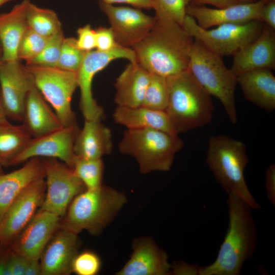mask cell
Wrapping results in <instances>:
<instances>
[{
  "label": "cell",
  "mask_w": 275,
  "mask_h": 275,
  "mask_svg": "<svg viewBox=\"0 0 275 275\" xmlns=\"http://www.w3.org/2000/svg\"><path fill=\"white\" fill-rule=\"evenodd\" d=\"M155 18L149 33L132 48L136 62L150 73L166 77L187 70L195 39L177 22Z\"/></svg>",
  "instance_id": "cell-1"
},
{
  "label": "cell",
  "mask_w": 275,
  "mask_h": 275,
  "mask_svg": "<svg viewBox=\"0 0 275 275\" xmlns=\"http://www.w3.org/2000/svg\"><path fill=\"white\" fill-rule=\"evenodd\" d=\"M229 223L226 235L216 259L200 266L199 275H239L246 261L251 258L258 245L253 208L236 195L228 194Z\"/></svg>",
  "instance_id": "cell-2"
},
{
  "label": "cell",
  "mask_w": 275,
  "mask_h": 275,
  "mask_svg": "<svg viewBox=\"0 0 275 275\" xmlns=\"http://www.w3.org/2000/svg\"><path fill=\"white\" fill-rule=\"evenodd\" d=\"M169 101L166 112L179 134L211 122L214 106L211 96L187 70L167 77Z\"/></svg>",
  "instance_id": "cell-3"
},
{
  "label": "cell",
  "mask_w": 275,
  "mask_h": 275,
  "mask_svg": "<svg viewBox=\"0 0 275 275\" xmlns=\"http://www.w3.org/2000/svg\"><path fill=\"white\" fill-rule=\"evenodd\" d=\"M126 202L123 193L103 184L96 189H86L72 201L60 228L76 234L86 230L97 235L114 219Z\"/></svg>",
  "instance_id": "cell-4"
},
{
  "label": "cell",
  "mask_w": 275,
  "mask_h": 275,
  "mask_svg": "<svg viewBox=\"0 0 275 275\" xmlns=\"http://www.w3.org/2000/svg\"><path fill=\"white\" fill-rule=\"evenodd\" d=\"M248 162L246 146L241 141L225 134L209 139L206 163L216 181L227 194L239 197L253 209H261L245 180L244 173Z\"/></svg>",
  "instance_id": "cell-5"
},
{
  "label": "cell",
  "mask_w": 275,
  "mask_h": 275,
  "mask_svg": "<svg viewBox=\"0 0 275 275\" xmlns=\"http://www.w3.org/2000/svg\"><path fill=\"white\" fill-rule=\"evenodd\" d=\"M183 146L178 134L152 128L127 129L119 143L120 152L133 157L143 174L171 170L175 155Z\"/></svg>",
  "instance_id": "cell-6"
},
{
  "label": "cell",
  "mask_w": 275,
  "mask_h": 275,
  "mask_svg": "<svg viewBox=\"0 0 275 275\" xmlns=\"http://www.w3.org/2000/svg\"><path fill=\"white\" fill-rule=\"evenodd\" d=\"M188 69L197 82L222 103L231 122L237 121L235 91L237 77L224 64L222 58L195 39Z\"/></svg>",
  "instance_id": "cell-7"
},
{
  "label": "cell",
  "mask_w": 275,
  "mask_h": 275,
  "mask_svg": "<svg viewBox=\"0 0 275 275\" xmlns=\"http://www.w3.org/2000/svg\"><path fill=\"white\" fill-rule=\"evenodd\" d=\"M33 81L45 100L51 106L63 126L76 124L71 101L78 88L76 72L51 67L25 66Z\"/></svg>",
  "instance_id": "cell-8"
},
{
  "label": "cell",
  "mask_w": 275,
  "mask_h": 275,
  "mask_svg": "<svg viewBox=\"0 0 275 275\" xmlns=\"http://www.w3.org/2000/svg\"><path fill=\"white\" fill-rule=\"evenodd\" d=\"M264 23L254 20L242 24H224L208 30L200 27L186 14L183 26L194 37L222 58L233 56L253 42L260 34Z\"/></svg>",
  "instance_id": "cell-9"
},
{
  "label": "cell",
  "mask_w": 275,
  "mask_h": 275,
  "mask_svg": "<svg viewBox=\"0 0 275 275\" xmlns=\"http://www.w3.org/2000/svg\"><path fill=\"white\" fill-rule=\"evenodd\" d=\"M118 59H125L130 62H136L133 49L120 45L107 51L96 49L85 52L76 72L78 88L80 92L79 106L85 120H101L103 110L93 97V80L98 72Z\"/></svg>",
  "instance_id": "cell-10"
},
{
  "label": "cell",
  "mask_w": 275,
  "mask_h": 275,
  "mask_svg": "<svg viewBox=\"0 0 275 275\" xmlns=\"http://www.w3.org/2000/svg\"><path fill=\"white\" fill-rule=\"evenodd\" d=\"M46 192L40 210L64 217L73 199L86 188L73 170L57 159L42 160Z\"/></svg>",
  "instance_id": "cell-11"
},
{
  "label": "cell",
  "mask_w": 275,
  "mask_h": 275,
  "mask_svg": "<svg viewBox=\"0 0 275 275\" xmlns=\"http://www.w3.org/2000/svg\"><path fill=\"white\" fill-rule=\"evenodd\" d=\"M46 192L45 178L26 187L9 206L0 222V244L9 247L41 206Z\"/></svg>",
  "instance_id": "cell-12"
},
{
  "label": "cell",
  "mask_w": 275,
  "mask_h": 275,
  "mask_svg": "<svg viewBox=\"0 0 275 275\" xmlns=\"http://www.w3.org/2000/svg\"><path fill=\"white\" fill-rule=\"evenodd\" d=\"M76 124L32 138L25 149L9 164H19L34 157L60 160L72 169L76 155L74 144L79 131Z\"/></svg>",
  "instance_id": "cell-13"
},
{
  "label": "cell",
  "mask_w": 275,
  "mask_h": 275,
  "mask_svg": "<svg viewBox=\"0 0 275 275\" xmlns=\"http://www.w3.org/2000/svg\"><path fill=\"white\" fill-rule=\"evenodd\" d=\"M99 6L108 18L117 43L124 47L132 48L142 40L155 21V17L140 9L115 6L101 1Z\"/></svg>",
  "instance_id": "cell-14"
},
{
  "label": "cell",
  "mask_w": 275,
  "mask_h": 275,
  "mask_svg": "<svg viewBox=\"0 0 275 275\" xmlns=\"http://www.w3.org/2000/svg\"><path fill=\"white\" fill-rule=\"evenodd\" d=\"M31 77L19 60L0 64V93L8 119L22 122Z\"/></svg>",
  "instance_id": "cell-15"
},
{
  "label": "cell",
  "mask_w": 275,
  "mask_h": 275,
  "mask_svg": "<svg viewBox=\"0 0 275 275\" xmlns=\"http://www.w3.org/2000/svg\"><path fill=\"white\" fill-rule=\"evenodd\" d=\"M61 218L53 213L40 209L9 248L29 261L40 260L48 242L60 228Z\"/></svg>",
  "instance_id": "cell-16"
},
{
  "label": "cell",
  "mask_w": 275,
  "mask_h": 275,
  "mask_svg": "<svg viewBox=\"0 0 275 275\" xmlns=\"http://www.w3.org/2000/svg\"><path fill=\"white\" fill-rule=\"evenodd\" d=\"M264 2L265 0H259L217 9L191 3L186 11L200 27L208 29L224 24H242L254 20H260V12Z\"/></svg>",
  "instance_id": "cell-17"
},
{
  "label": "cell",
  "mask_w": 275,
  "mask_h": 275,
  "mask_svg": "<svg viewBox=\"0 0 275 275\" xmlns=\"http://www.w3.org/2000/svg\"><path fill=\"white\" fill-rule=\"evenodd\" d=\"M171 264L167 253L150 238L134 240L129 259L116 274L117 275H167Z\"/></svg>",
  "instance_id": "cell-18"
},
{
  "label": "cell",
  "mask_w": 275,
  "mask_h": 275,
  "mask_svg": "<svg viewBox=\"0 0 275 275\" xmlns=\"http://www.w3.org/2000/svg\"><path fill=\"white\" fill-rule=\"evenodd\" d=\"M230 68L237 77L259 68H275V29L264 23L259 36L233 56Z\"/></svg>",
  "instance_id": "cell-19"
},
{
  "label": "cell",
  "mask_w": 275,
  "mask_h": 275,
  "mask_svg": "<svg viewBox=\"0 0 275 275\" xmlns=\"http://www.w3.org/2000/svg\"><path fill=\"white\" fill-rule=\"evenodd\" d=\"M79 246L77 234L61 229L40 257L42 275L70 274Z\"/></svg>",
  "instance_id": "cell-20"
},
{
  "label": "cell",
  "mask_w": 275,
  "mask_h": 275,
  "mask_svg": "<svg viewBox=\"0 0 275 275\" xmlns=\"http://www.w3.org/2000/svg\"><path fill=\"white\" fill-rule=\"evenodd\" d=\"M22 122L32 138L41 136L63 126L53 109L48 105L34 85L32 78Z\"/></svg>",
  "instance_id": "cell-21"
},
{
  "label": "cell",
  "mask_w": 275,
  "mask_h": 275,
  "mask_svg": "<svg viewBox=\"0 0 275 275\" xmlns=\"http://www.w3.org/2000/svg\"><path fill=\"white\" fill-rule=\"evenodd\" d=\"M43 178L44 167L39 157L32 158L21 168L0 175V222L19 194L31 184Z\"/></svg>",
  "instance_id": "cell-22"
},
{
  "label": "cell",
  "mask_w": 275,
  "mask_h": 275,
  "mask_svg": "<svg viewBox=\"0 0 275 275\" xmlns=\"http://www.w3.org/2000/svg\"><path fill=\"white\" fill-rule=\"evenodd\" d=\"M268 68L245 71L237 76L244 97L268 112L275 109V76Z\"/></svg>",
  "instance_id": "cell-23"
},
{
  "label": "cell",
  "mask_w": 275,
  "mask_h": 275,
  "mask_svg": "<svg viewBox=\"0 0 275 275\" xmlns=\"http://www.w3.org/2000/svg\"><path fill=\"white\" fill-rule=\"evenodd\" d=\"M151 73L136 62H130L116 79L115 102L117 106L142 105Z\"/></svg>",
  "instance_id": "cell-24"
},
{
  "label": "cell",
  "mask_w": 275,
  "mask_h": 275,
  "mask_svg": "<svg viewBox=\"0 0 275 275\" xmlns=\"http://www.w3.org/2000/svg\"><path fill=\"white\" fill-rule=\"evenodd\" d=\"M113 149L111 130L100 120H85L79 130L74 144L76 156L87 159H100Z\"/></svg>",
  "instance_id": "cell-25"
},
{
  "label": "cell",
  "mask_w": 275,
  "mask_h": 275,
  "mask_svg": "<svg viewBox=\"0 0 275 275\" xmlns=\"http://www.w3.org/2000/svg\"><path fill=\"white\" fill-rule=\"evenodd\" d=\"M30 1L23 0L9 12L0 14V41L3 50L2 61L18 60V46L29 29L26 13Z\"/></svg>",
  "instance_id": "cell-26"
},
{
  "label": "cell",
  "mask_w": 275,
  "mask_h": 275,
  "mask_svg": "<svg viewBox=\"0 0 275 275\" xmlns=\"http://www.w3.org/2000/svg\"><path fill=\"white\" fill-rule=\"evenodd\" d=\"M113 118L116 123L127 129L152 128L178 134L164 111L154 110L142 106H117L114 112Z\"/></svg>",
  "instance_id": "cell-27"
},
{
  "label": "cell",
  "mask_w": 275,
  "mask_h": 275,
  "mask_svg": "<svg viewBox=\"0 0 275 275\" xmlns=\"http://www.w3.org/2000/svg\"><path fill=\"white\" fill-rule=\"evenodd\" d=\"M32 138L22 124L14 125L8 121L0 125V160L5 167L25 149Z\"/></svg>",
  "instance_id": "cell-28"
},
{
  "label": "cell",
  "mask_w": 275,
  "mask_h": 275,
  "mask_svg": "<svg viewBox=\"0 0 275 275\" xmlns=\"http://www.w3.org/2000/svg\"><path fill=\"white\" fill-rule=\"evenodd\" d=\"M26 16L29 28L42 36L49 37L62 29L61 21L54 11L39 7L31 1Z\"/></svg>",
  "instance_id": "cell-29"
},
{
  "label": "cell",
  "mask_w": 275,
  "mask_h": 275,
  "mask_svg": "<svg viewBox=\"0 0 275 275\" xmlns=\"http://www.w3.org/2000/svg\"><path fill=\"white\" fill-rule=\"evenodd\" d=\"M72 169L86 189H94L102 185L104 165L101 158L87 159L76 156Z\"/></svg>",
  "instance_id": "cell-30"
},
{
  "label": "cell",
  "mask_w": 275,
  "mask_h": 275,
  "mask_svg": "<svg viewBox=\"0 0 275 275\" xmlns=\"http://www.w3.org/2000/svg\"><path fill=\"white\" fill-rule=\"evenodd\" d=\"M169 101L167 77L151 73L141 106L165 111Z\"/></svg>",
  "instance_id": "cell-31"
},
{
  "label": "cell",
  "mask_w": 275,
  "mask_h": 275,
  "mask_svg": "<svg viewBox=\"0 0 275 275\" xmlns=\"http://www.w3.org/2000/svg\"><path fill=\"white\" fill-rule=\"evenodd\" d=\"M64 39L61 29L49 37L41 52L26 65L56 67Z\"/></svg>",
  "instance_id": "cell-32"
},
{
  "label": "cell",
  "mask_w": 275,
  "mask_h": 275,
  "mask_svg": "<svg viewBox=\"0 0 275 275\" xmlns=\"http://www.w3.org/2000/svg\"><path fill=\"white\" fill-rule=\"evenodd\" d=\"M48 38L29 28L18 46V60H24L28 63L35 58L43 50Z\"/></svg>",
  "instance_id": "cell-33"
},
{
  "label": "cell",
  "mask_w": 275,
  "mask_h": 275,
  "mask_svg": "<svg viewBox=\"0 0 275 275\" xmlns=\"http://www.w3.org/2000/svg\"><path fill=\"white\" fill-rule=\"evenodd\" d=\"M155 16L168 18L183 25L188 5L194 0H153Z\"/></svg>",
  "instance_id": "cell-34"
},
{
  "label": "cell",
  "mask_w": 275,
  "mask_h": 275,
  "mask_svg": "<svg viewBox=\"0 0 275 275\" xmlns=\"http://www.w3.org/2000/svg\"><path fill=\"white\" fill-rule=\"evenodd\" d=\"M85 52L77 47L75 38H65L56 67L76 72Z\"/></svg>",
  "instance_id": "cell-35"
},
{
  "label": "cell",
  "mask_w": 275,
  "mask_h": 275,
  "mask_svg": "<svg viewBox=\"0 0 275 275\" xmlns=\"http://www.w3.org/2000/svg\"><path fill=\"white\" fill-rule=\"evenodd\" d=\"M99 256L91 251L77 254L72 264V272L78 275H95L101 268Z\"/></svg>",
  "instance_id": "cell-36"
},
{
  "label": "cell",
  "mask_w": 275,
  "mask_h": 275,
  "mask_svg": "<svg viewBox=\"0 0 275 275\" xmlns=\"http://www.w3.org/2000/svg\"><path fill=\"white\" fill-rule=\"evenodd\" d=\"M95 30L96 50L107 51L113 49L119 45L111 27L99 26Z\"/></svg>",
  "instance_id": "cell-37"
},
{
  "label": "cell",
  "mask_w": 275,
  "mask_h": 275,
  "mask_svg": "<svg viewBox=\"0 0 275 275\" xmlns=\"http://www.w3.org/2000/svg\"><path fill=\"white\" fill-rule=\"evenodd\" d=\"M76 43L80 50L88 52L96 48L95 30L89 24L79 28L77 30Z\"/></svg>",
  "instance_id": "cell-38"
},
{
  "label": "cell",
  "mask_w": 275,
  "mask_h": 275,
  "mask_svg": "<svg viewBox=\"0 0 275 275\" xmlns=\"http://www.w3.org/2000/svg\"><path fill=\"white\" fill-rule=\"evenodd\" d=\"M28 262L26 258L9 247V263L11 275H24Z\"/></svg>",
  "instance_id": "cell-39"
},
{
  "label": "cell",
  "mask_w": 275,
  "mask_h": 275,
  "mask_svg": "<svg viewBox=\"0 0 275 275\" xmlns=\"http://www.w3.org/2000/svg\"><path fill=\"white\" fill-rule=\"evenodd\" d=\"M260 19L263 23L275 29V0H265Z\"/></svg>",
  "instance_id": "cell-40"
},
{
  "label": "cell",
  "mask_w": 275,
  "mask_h": 275,
  "mask_svg": "<svg viewBox=\"0 0 275 275\" xmlns=\"http://www.w3.org/2000/svg\"><path fill=\"white\" fill-rule=\"evenodd\" d=\"M200 266L184 261H176L171 265L170 274L199 275Z\"/></svg>",
  "instance_id": "cell-41"
},
{
  "label": "cell",
  "mask_w": 275,
  "mask_h": 275,
  "mask_svg": "<svg viewBox=\"0 0 275 275\" xmlns=\"http://www.w3.org/2000/svg\"><path fill=\"white\" fill-rule=\"evenodd\" d=\"M265 190L268 200L275 205V165L271 164L267 168L265 177Z\"/></svg>",
  "instance_id": "cell-42"
},
{
  "label": "cell",
  "mask_w": 275,
  "mask_h": 275,
  "mask_svg": "<svg viewBox=\"0 0 275 275\" xmlns=\"http://www.w3.org/2000/svg\"><path fill=\"white\" fill-rule=\"evenodd\" d=\"M103 2L113 5L114 4H126L138 9H154L153 0H100Z\"/></svg>",
  "instance_id": "cell-43"
},
{
  "label": "cell",
  "mask_w": 275,
  "mask_h": 275,
  "mask_svg": "<svg viewBox=\"0 0 275 275\" xmlns=\"http://www.w3.org/2000/svg\"><path fill=\"white\" fill-rule=\"evenodd\" d=\"M0 275H11L9 263V247L0 244Z\"/></svg>",
  "instance_id": "cell-44"
},
{
  "label": "cell",
  "mask_w": 275,
  "mask_h": 275,
  "mask_svg": "<svg viewBox=\"0 0 275 275\" xmlns=\"http://www.w3.org/2000/svg\"><path fill=\"white\" fill-rule=\"evenodd\" d=\"M198 5L209 4L217 8H223L240 3L238 0H194Z\"/></svg>",
  "instance_id": "cell-45"
},
{
  "label": "cell",
  "mask_w": 275,
  "mask_h": 275,
  "mask_svg": "<svg viewBox=\"0 0 275 275\" xmlns=\"http://www.w3.org/2000/svg\"><path fill=\"white\" fill-rule=\"evenodd\" d=\"M42 274L41 266L39 260L29 261L24 275Z\"/></svg>",
  "instance_id": "cell-46"
},
{
  "label": "cell",
  "mask_w": 275,
  "mask_h": 275,
  "mask_svg": "<svg viewBox=\"0 0 275 275\" xmlns=\"http://www.w3.org/2000/svg\"><path fill=\"white\" fill-rule=\"evenodd\" d=\"M8 121V119L3 106L0 93V125Z\"/></svg>",
  "instance_id": "cell-47"
},
{
  "label": "cell",
  "mask_w": 275,
  "mask_h": 275,
  "mask_svg": "<svg viewBox=\"0 0 275 275\" xmlns=\"http://www.w3.org/2000/svg\"><path fill=\"white\" fill-rule=\"evenodd\" d=\"M241 4H249L254 3L257 1V0H238Z\"/></svg>",
  "instance_id": "cell-48"
},
{
  "label": "cell",
  "mask_w": 275,
  "mask_h": 275,
  "mask_svg": "<svg viewBox=\"0 0 275 275\" xmlns=\"http://www.w3.org/2000/svg\"><path fill=\"white\" fill-rule=\"evenodd\" d=\"M3 55V47H2V45L1 42L0 41V64L2 62Z\"/></svg>",
  "instance_id": "cell-49"
},
{
  "label": "cell",
  "mask_w": 275,
  "mask_h": 275,
  "mask_svg": "<svg viewBox=\"0 0 275 275\" xmlns=\"http://www.w3.org/2000/svg\"><path fill=\"white\" fill-rule=\"evenodd\" d=\"M4 167H5L3 162L0 160V175L4 174Z\"/></svg>",
  "instance_id": "cell-50"
},
{
  "label": "cell",
  "mask_w": 275,
  "mask_h": 275,
  "mask_svg": "<svg viewBox=\"0 0 275 275\" xmlns=\"http://www.w3.org/2000/svg\"><path fill=\"white\" fill-rule=\"evenodd\" d=\"M14 0H0V7L4 4Z\"/></svg>",
  "instance_id": "cell-51"
}]
</instances>
